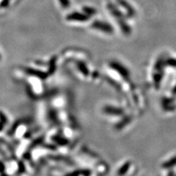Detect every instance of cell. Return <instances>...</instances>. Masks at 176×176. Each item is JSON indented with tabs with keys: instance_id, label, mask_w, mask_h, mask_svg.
<instances>
[{
	"instance_id": "cell-5",
	"label": "cell",
	"mask_w": 176,
	"mask_h": 176,
	"mask_svg": "<svg viewBox=\"0 0 176 176\" xmlns=\"http://www.w3.org/2000/svg\"><path fill=\"white\" fill-rule=\"evenodd\" d=\"M117 2H118L119 5H121L123 8H125V10L127 11L129 16H134L135 15L134 9L131 7V5L129 4L126 0H117Z\"/></svg>"
},
{
	"instance_id": "cell-10",
	"label": "cell",
	"mask_w": 176,
	"mask_h": 176,
	"mask_svg": "<svg viewBox=\"0 0 176 176\" xmlns=\"http://www.w3.org/2000/svg\"><path fill=\"white\" fill-rule=\"evenodd\" d=\"M59 2H60V5H62L63 8H67L69 6H70V4H71L70 0H59Z\"/></svg>"
},
{
	"instance_id": "cell-2",
	"label": "cell",
	"mask_w": 176,
	"mask_h": 176,
	"mask_svg": "<svg viewBox=\"0 0 176 176\" xmlns=\"http://www.w3.org/2000/svg\"><path fill=\"white\" fill-rule=\"evenodd\" d=\"M110 67H111L112 68H113L115 71H116L122 77L125 78V79H127V78H129V76H130L129 70H128L124 65H123L122 64L118 63V62H112V63H110Z\"/></svg>"
},
{
	"instance_id": "cell-7",
	"label": "cell",
	"mask_w": 176,
	"mask_h": 176,
	"mask_svg": "<svg viewBox=\"0 0 176 176\" xmlns=\"http://www.w3.org/2000/svg\"><path fill=\"white\" fill-rule=\"evenodd\" d=\"M175 166H176V156H173L171 159L162 164V167L164 169H170L174 167Z\"/></svg>"
},
{
	"instance_id": "cell-9",
	"label": "cell",
	"mask_w": 176,
	"mask_h": 176,
	"mask_svg": "<svg viewBox=\"0 0 176 176\" xmlns=\"http://www.w3.org/2000/svg\"><path fill=\"white\" fill-rule=\"evenodd\" d=\"M83 10H84L85 13L86 14H88V16L94 15V14L96 13V10H95L94 8H90V7H85V8H83Z\"/></svg>"
},
{
	"instance_id": "cell-8",
	"label": "cell",
	"mask_w": 176,
	"mask_h": 176,
	"mask_svg": "<svg viewBox=\"0 0 176 176\" xmlns=\"http://www.w3.org/2000/svg\"><path fill=\"white\" fill-rule=\"evenodd\" d=\"M130 166H131L130 161L126 162L119 169V171L118 172H117V174H118L119 175H124V174H126V172H128V170H129V169L130 168Z\"/></svg>"
},
{
	"instance_id": "cell-1",
	"label": "cell",
	"mask_w": 176,
	"mask_h": 176,
	"mask_svg": "<svg viewBox=\"0 0 176 176\" xmlns=\"http://www.w3.org/2000/svg\"><path fill=\"white\" fill-rule=\"evenodd\" d=\"M92 26L95 29H96L99 31L103 32L104 33L107 34H111L113 33L114 29L110 24H108L106 22H104V21H95L92 23Z\"/></svg>"
},
{
	"instance_id": "cell-6",
	"label": "cell",
	"mask_w": 176,
	"mask_h": 176,
	"mask_svg": "<svg viewBox=\"0 0 176 176\" xmlns=\"http://www.w3.org/2000/svg\"><path fill=\"white\" fill-rule=\"evenodd\" d=\"M108 9L109 10L110 13L112 14L117 19H118V21L120 20V19H123L122 13H120V10H119L113 4L108 5Z\"/></svg>"
},
{
	"instance_id": "cell-4",
	"label": "cell",
	"mask_w": 176,
	"mask_h": 176,
	"mask_svg": "<svg viewBox=\"0 0 176 176\" xmlns=\"http://www.w3.org/2000/svg\"><path fill=\"white\" fill-rule=\"evenodd\" d=\"M104 112L110 115H121L123 114V110L121 108L115 107L112 106H105L104 109Z\"/></svg>"
},
{
	"instance_id": "cell-3",
	"label": "cell",
	"mask_w": 176,
	"mask_h": 176,
	"mask_svg": "<svg viewBox=\"0 0 176 176\" xmlns=\"http://www.w3.org/2000/svg\"><path fill=\"white\" fill-rule=\"evenodd\" d=\"M67 19H68V20H71V21H85L88 20L89 16H87L86 14L81 13H76V12H74V13L69 14V15L67 16Z\"/></svg>"
}]
</instances>
